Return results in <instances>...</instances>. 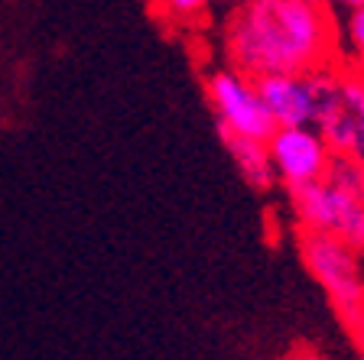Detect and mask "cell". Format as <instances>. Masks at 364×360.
I'll return each mask as SVG.
<instances>
[{"label": "cell", "mask_w": 364, "mask_h": 360, "mask_svg": "<svg viewBox=\"0 0 364 360\" xmlns=\"http://www.w3.org/2000/svg\"><path fill=\"white\" fill-rule=\"evenodd\" d=\"M332 4H341V7H348V13H351V10H358V7H364V0H332Z\"/></svg>", "instance_id": "cell-12"}, {"label": "cell", "mask_w": 364, "mask_h": 360, "mask_svg": "<svg viewBox=\"0 0 364 360\" xmlns=\"http://www.w3.org/2000/svg\"><path fill=\"white\" fill-rule=\"evenodd\" d=\"M348 331H351V338H355V347H358V357L364 360V312L355 318V322L348 324Z\"/></svg>", "instance_id": "cell-11"}, {"label": "cell", "mask_w": 364, "mask_h": 360, "mask_svg": "<svg viewBox=\"0 0 364 360\" xmlns=\"http://www.w3.org/2000/svg\"><path fill=\"white\" fill-rule=\"evenodd\" d=\"M257 91L273 127H318L338 101V68H318L306 75L257 78Z\"/></svg>", "instance_id": "cell-3"}, {"label": "cell", "mask_w": 364, "mask_h": 360, "mask_svg": "<svg viewBox=\"0 0 364 360\" xmlns=\"http://www.w3.org/2000/svg\"><path fill=\"white\" fill-rule=\"evenodd\" d=\"M318 133L335 156L364 165V72L338 68V101L318 120Z\"/></svg>", "instance_id": "cell-7"}, {"label": "cell", "mask_w": 364, "mask_h": 360, "mask_svg": "<svg viewBox=\"0 0 364 360\" xmlns=\"http://www.w3.org/2000/svg\"><path fill=\"white\" fill-rule=\"evenodd\" d=\"M159 4L173 20H196V16H202L208 10L212 0H159Z\"/></svg>", "instance_id": "cell-10"}, {"label": "cell", "mask_w": 364, "mask_h": 360, "mask_svg": "<svg viewBox=\"0 0 364 360\" xmlns=\"http://www.w3.org/2000/svg\"><path fill=\"white\" fill-rule=\"evenodd\" d=\"M289 202L299 231L326 234L341 240L355 253H364V198L345 192L332 179H322L316 185L289 192Z\"/></svg>", "instance_id": "cell-4"}, {"label": "cell", "mask_w": 364, "mask_h": 360, "mask_svg": "<svg viewBox=\"0 0 364 360\" xmlns=\"http://www.w3.org/2000/svg\"><path fill=\"white\" fill-rule=\"evenodd\" d=\"M205 98H208L215 117H218V130H225V133L267 143L277 130L264 101H260L257 82L235 72V68L212 72L208 82H205Z\"/></svg>", "instance_id": "cell-5"}, {"label": "cell", "mask_w": 364, "mask_h": 360, "mask_svg": "<svg viewBox=\"0 0 364 360\" xmlns=\"http://www.w3.org/2000/svg\"><path fill=\"white\" fill-rule=\"evenodd\" d=\"M299 256H303L306 273L328 295L335 315L348 328L364 312V273L358 253L335 237L299 231Z\"/></svg>", "instance_id": "cell-2"}, {"label": "cell", "mask_w": 364, "mask_h": 360, "mask_svg": "<svg viewBox=\"0 0 364 360\" xmlns=\"http://www.w3.org/2000/svg\"><path fill=\"white\" fill-rule=\"evenodd\" d=\"M345 43H348L351 55L364 62V7L351 10L348 20H345Z\"/></svg>", "instance_id": "cell-9"}, {"label": "cell", "mask_w": 364, "mask_h": 360, "mask_svg": "<svg viewBox=\"0 0 364 360\" xmlns=\"http://www.w3.org/2000/svg\"><path fill=\"white\" fill-rule=\"evenodd\" d=\"M267 153L273 163V175L287 185V192L328 179L335 163V153L312 127H277L267 140Z\"/></svg>", "instance_id": "cell-6"}, {"label": "cell", "mask_w": 364, "mask_h": 360, "mask_svg": "<svg viewBox=\"0 0 364 360\" xmlns=\"http://www.w3.org/2000/svg\"><path fill=\"white\" fill-rule=\"evenodd\" d=\"M335 45L328 0H241L225 26L228 68L254 82L328 68Z\"/></svg>", "instance_id": "cell-1"}, {"label": "cell", "mask_w": 364, "mask_h": 360, "mask_svg": "<svg viewBox=\"0 0 364 360\" xmlns=\"http://www.w3.org/2000/svg\"><path fill=\"white\" fill-rule=\"evenodd\" d=\"M221 143H225L228 156H231V163L237 165V173L244 175V182H247L250 188H257V192H264V188H270L273 182H277V175H273V163H270V153H267V143L260 140H247V136H235V133H225V130H218Z\"/></svg>", "instance_id": "cell-8"}]
</instances>
